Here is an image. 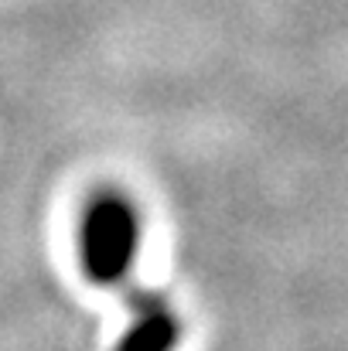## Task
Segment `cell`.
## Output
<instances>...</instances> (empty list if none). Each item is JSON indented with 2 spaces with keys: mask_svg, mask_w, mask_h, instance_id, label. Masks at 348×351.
Listing matches in <instances>:
<instances>
[{
  "mask_svg": "<svg viewBox=\"0 0 348 351\" xmlns=\"http://www.w3.org/2000/svg\"><path fill=\"white\" fill-rule=\"evenodd\" d=\"M140 252V212L130 195L100 188L79 215V263L100 287H123Z\"/></svg>",
  "mask_w": 348,
  "mask_h": 351,
  "instance_id": "6da1fadb",
  "label": "cell"
},
{
  "mask_svg": "<svg viewBox=\"0 0 348 351\" xmlns=\"http://www.w3.org/2000/svg\"><path fill=\"white\" fill-rule=\"evenodd\" d=\"M178 345H181V317L174 304L157 290L133 287L130 324L123 328L116 351H174Z\"/></svg>",
  "mask_w": 348,
  "mask_h": 351,
  "instance_id": "7a4b0ae2",
  "label": "cell"
}]
</instances>
